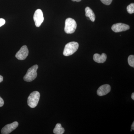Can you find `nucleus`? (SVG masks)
Masks as SVG:
<instances>
[{"label": "nucleus", "instance_id": "obj_1", "mask_svg": "<svg viewBox=\"0 0 134 134\" xmlns=\"http://www.w3.org/2000/svg\"><path fill=\"white\" fill-rule=\"evenodd\" d=\"M79 47V44L77 42H70L65 46L63 51V55L66 56L72 55L76 52Z\"/></svg>", "mask_w": 134, "mask_h": 134}, {"label": "nucleus", "instance_id": "obj_2", "mask_svg": "<svg viewBox=\"0 0 134 134\" xmlns=\"http://www.w3.org/2000/svg\"><path fill=\"white\" fill-rule=\"evenodd\" d=\"M38 68V65H34L30 68L24 77V81L30 82L36 79L37 75V72Z\"/></svg>", "mask_w": 134, "mask_h": 134}, {"label": "nucleus", "instance_id": "obj_3", "mask_svg": "<svg viewBox=\"0 0 134 134\" xmlns=\"http://www.w3.org/2000/svg\"><path fill=\"white\" fill-rule=\"evenodd\" d=\"M40 96V93L38 91H34L31 93L27 100V103L29 106L31 108L36 107L38 104Z\"/></svg>", "mask_w": 134, "mask_h": 134}, {"label": "nucleus", "instance_id": "obj_4", "mask_svg": "<svg viewBox=\"0 0 134 134\" xmlns=\"http://www.w3.org/2000/svg\"><path fill=\"white\" fill-rule=\"evenodd\" d=\"M77 24L74 19L68 18L65 21V31L68 34L74 33L76 30Z\"/></svg>", "mask_w": 134, "mask_h": 134}, {"label": "nucleus", "instance_id": "obj_5", "mask_svg": "<svg viewBox=\"0 0 134 134\" xmlns=\"http://www.w3.org/2000/svg\"><path fill=\"white\" fill-rule=\"evenodd\" d=\"M34 20L35 22V24L37 27H39L44 21V16L43 12L40 9L36 10L34 15Z\"/></svg>", "mask_w": 134, "mask_h": 134}, {"label": "nucleus", "instance_id": "obj_6", "mask_svg": "<svg viewBox=\"0 0 134 134\" xmlns=\"http://www.w3.org/2000/svg\"><path fill=\"white\" fill-rule=\"evenodd\" d=\"M29 53V50L26 45L22 46L20 50L17 52L15 55L16 58L19 60H23L26 59Z\"/></svg>", "mask_w": 134, "mask_h": 134}, {"label": "nucleus", "instance_id": "obj_7", "mask_svg": "<svg viewBox=\"0 0 134 134\" xmlns=\"http://www.w3.org/2000/svg\"><path fill=\"white\" fill-rule=\"evenodd\" d=\"M18 122L17 121H15L11 124L6 125L2 129L1 133L2 134H8L10 133L11 132L18 127Z\"/></svg>", "mask_w": 134, "mask_h": 134}, {"label": "nucleus", "instance_id": "obj_8", "mask_svg": "<svg viewBox=\"0 0 134 134\" xmlns=\"http://www.w3.org/2000/svg\"><path fill=\"white\" fill-rule=\"evenodd\" d=\"M129 29V25L121 23H119L113 25L111 27L112 30L115 32L126 31Z\"/></svg>", "mask_w": 134, "mask_h": 134}, {"label": "nucleus", "instance_id": "obj_9", "mask_svg": "<svg viewBox=\"0 0 134 134\" xmlns=\"http://www.w3.org/2000/svg\"><path fill=\"white\" fill-rule=\"evenodd\" d=\"M111 86L108 84L103 85L99 88L97 94L99 96H105L110 92Z\"/></svg>", "mask_w": 134, "mask_h": 134}, {"label": "nucleus", "instance_id": "obj_10", "mask_svg": "<svg viewBox=\"0 0 134 134\" xmlns=\"http://www.w3.org/2000/svg\"><path fill=\"white\" fill-rule=\"evenodd\" d=\"M107 55L105 53H102L101 55L99 54L96 53L94 54L93 59L94 61L98 63H104L107 59Z\"/></svg>", "mask_w": 134, "mask_h": 134}, {"label": "nucleus", "instance_id": "obj_11", "mask_svg": "<svg viewBox=\"0 0 134 134\" xmlns=\"http://www.w3.org/2000/svg\"><path fill=\"white\" fill-rule=\"evenodd\" d=\"M85 15L89 18L92 22H94L96 19V16L93 10L89 7H86L85 9Z\"/></svg>", "mask_w": 134, "mask_h": 134}, {"label": "nucleus", "instance_id": "obj_12", "mask_svg": "<svg viewBox=\"0 0 134 134\" xmlns=\"http://www.w3.org/2000/svg\"><path fill=\"white\" fill-rule=\"evenodd\" d=\"M65 132V129L62 127L60 123H58L55 125L53 130L54 133L55 134H62Z\"/></svg>", "mask_w": 134, "mask_h": 134}, {"label": "nucleus", "instance_id": "obj_13", "mask_svg": "<svg viewBox=\"0 0 134 134\" xmlns=\"http://www.w3.org/2000/svg\"><path fill=\"white\" fill-rule=\"evenodd\" d=\"M128 62L130 66L134 67V55H131L129 56L128 58Z\"/></svg>", "mask_w": 134, "mask_h": 134}, {"label": "nucleus", "instance_id": "obj_14", "mask_svg": "<svg viewBox=\"0 0 134 134\" xmlns=\"http://www.w3.org/2000/svg\"><path fill=\"white\" fill-rule=\"evenodd\" d=\"M127 11L129 14H132L134 12V4L132 3L127 7Z\"/></svg>", "mask_w": 134, "mask_h": 134}, {"label": "nucleus", "instance_id": "obj_15", "mask_svg": "<svg viewBox=\"0 0 134 134\" xmlns=\"http://www.w3.org/2000/svg\"><path fill=\"white\" fill-rule=\"evenodd\" d=\"M100 1L103 4L107 5H109L111 3L113 0H100Z\"/></svg>", "mask_w": 134, "mask_h": 134}, {"label": "nucleus", "instance_id": "obj_16", "mask_svg": "<svg viewBox=\"0 0 134 134\" xmlns=\"http://www.w3.org/2000/svg\"><path fill=\"white\" fill-rule=\"evenodd\" d=\"M5 20L3 18H0V27L4 25L5 23Z\"/></svg>", "mask_w": 134, "mask_h": 134}, {"label": "nucleus", "instance_id": "obj_17", "mask_svg": "<svg viewBox=\"0 0 134 134\" xmlns=\"http://www.w3.org/2000/svg\"><path fill=\"white\" fill-rule=\"evenodd\" d=\"M4 103L3 99L0 97V107H2L4 105Z\"/></svg>", "mask_w": 134, "mask_h": 134}, {"label": "nucleus", "instance_id": "obj_18", "mask_svg": "<svg viewBox=\"0 0 134 134\" xmlns=\"http://www.w3.org/2000/svg\"><path fill=\"white\" fill-rule=\"evenodd\" d=\"M3 81V77L2 76L0 75V83L2 82Z\"/></svg>", "mask_w": 134, "mask_h": 134}, {"label": "nucleus", "instance_id": "obj_19", "mask_svg": "<svg viewBox=\"0 0 134 134\" xmlns=\"http://www.w3.org/2000/svg\"><path fill=\"white\" fill-rule=\"evenodd\" d=\"M131 129H132V130H134V122H133V123H132V126H131Z\"/></svg>", "mask_w": 134, "mask_h": 134}, {"label": "nucleus", "instance_id": "obj_20", "mask_svg": "<svg viewBox=\"0 0 134 134\" xmlns=\"http://www.w3.org/2000/svg\"><path fill=\"white\" fill-rule=\"evenodd\" d=\"M132 99H133V100H134V93H132Z\"/></svg>", "mask_w": 134, "mask_h": 134}, {"label": "nucleus", "instance_id": "obj_21", "mask_svg": "<svg viewBox=\"0 0 134 134\" xmlns=\"http://www.w3.org/2000/svg\"><path fill=\"white\" fill-rule=\"evenodd\" d=\"M82 0H72V1L74 2H79L81 1Z\"/></svg>", "mask_w": 134, "mask_h": 134}]
</instances>
